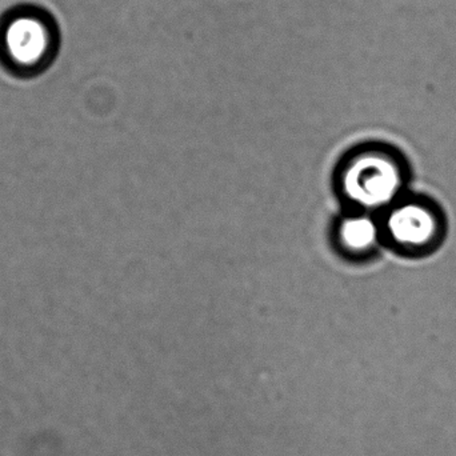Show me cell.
Here are the masks:
<instances>
[{"mask_svg": "<svg viewBox=\"0 0 456 456\" xmlns=\"http://www.w3.org/2000/svg\"><path fill=\"white\" fill-rule=\"evenodd\" d=\"M401 173L390 159L366 155L351 163L343 186L354 202L366 208H379L391 202L401 189Z\"/></svg>", "mask_w": 456, "mask_h": 456, "instance_id": "1", "label": "cell"}, {"mask_svg": "<svg viewBox=\"0 0 456 456\" xmlns=\"http://www.w3.org/2000/svg\"><path fill=\"white\" fill-rule=\"evenodd\" d=\"M3 50L19 69H37L50 55L53 34L45 18L37 13H19L3 28Z\"/></svg>", "mask_w": 456, "mask_h": 456, "instance_id": "2", "label": "cell"}, {"mask_svg": "<svg viewBox=\"0 0 456 456\" xmlns=\"http://www.w3.org/2000/svg\"><path fill=\"white\" fill-rule=\"evenodd\" d=\"M391 238L404 247H423L436 233V218L419 205H404L391 213L387 222Z\"/></svg>", "mask_w": 456, "mask_h": 456, "instance_id": "3", "label": "cell"}, {"mask_svg": "<svg viewBox=\"0 0 456 456\" xmlns=\"http://www.w3.org/2000/svg\"><path fill=\"white\" fill-rule=\"evenodd\" d=\"M340 240L351 251H367L377 241L378 230L367 216H356L343 222L339 231Z\"/></svg>", "mask_w": 456, "mask_h": 456, "instance_id": "4", "label": "cell"}]
</instances>
